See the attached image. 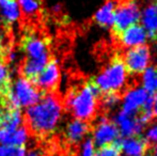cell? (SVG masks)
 Listing matches in <instances>:
<instances>
[{
  "instance_id": "1",
  "label": "cell",
  "mask_w": 157,
  "mask_h": 156,
  "mask_svg": "<svg viewBox=\"0 0 157 156\" xmlns=\"http://www.w3.org/2000/svg\"><path fill=\"white\" fill-rule=\"evenodd\" d=\"M63 117V105L54 93H46L27 108L26 122L35 136L46 138L58 129Z\"/></svg>"
},
{
  "instance_id": "2",
  "label": "cell",
  "mask_w": 157,
  "mask_h": 156,
  "mask_svg": "<svg viewBox=\"0 0 157 156\" xmlns=\"http://www.w3.org/2000/svg\"><path fill=\"white\" fill-rule=\"evenodd\" d=\"M99 91L93 80H89L79 87H73L65 96V107L75 119L91 121L97 112Z\"/></svg>"
},
{
  "instance_id": "3",
  "label": "cell",
  "mask_w": 157,
  "mask_h": 156,
  "mask_svg": "<svg viewBox=\"0 0 157 156\" xmlns=\"http://www.w3.org/2000/svg\"><path fill=\"white\" fill-rule=\"evenodd\" d=\"M128 73L121 57L117 56L106 65L93 80L95 86L104 93H119L126 87Z\"/></svg>"
},
{
  "instance_id": "4",
  "label": "cell",
  "mask_w": 157,
  "mask_h": 156,
  "mask_svg": "<svg viewBox=\"0 0 157 156\" xmlns=\"http://www.w3.org/2000/svg\"><path fill=\"white\" fill-rule=\"evenodd\" d=\"M42 97V92L32 81L25 77L16 78L11 83L10 90L6 95V103L13 108H29Z\"/></svg>"
},
{
  "instance_id": "5",
  "label": "cell",
  "mask_w": 157,
  "mask_h": 156,
  "mask_svg": "<svg viewBox=\"0 0 157 156\" xmlns=\"http://www.w3.org/2000/svg\"><path fill=\"white\" fill-rule=\"evenodd\" d=\"M141 10L136 0H123L116 6L113 19V33L118 36L125 29L139 23Z\"/></svg>"
},
{
  "instance_id": "6",
  "label": "cell",
  "mask_w": 157,
  "mask_h": 156,
  "mask_svg": "<svg viewBox=\"0 0 157 156\" xmlns=\"http://www.w3.org/2000/svg\"><path fill=\"white\" fill-rule=\"evenodd\" d=\"M21 46L23 52L26 55L25 60L37 63L43 67H45L46 63L49 61L47 42L33 32L24 34L21 41Z\"/></svg>"
},
{
  "instance_id": "7",
  "label": "cell",
  "mask_w": 157,
  "mask_h": 156,
  "mask_svg": "<svg viewBox=\"0 0 157 156\" xmlns=\"http://www.w3.org/2000/svg\"><path fill=\"white\" fill-rule=\"evenodd\" d=\"M151 50L147 45L129 48L125 52L124 58L122 59L126 71L130 75H140L147 67L151 62Z\"/></svg>"
},
{
  "instance_id": "8",
  "label": "cell",
  "mask_w": 157,
  "mask_h": 156,
  "mask_svg": "<svg viewBox=\"0 0 157 156\" xmlns=\"http://www.w3.org/2000/svg\"><path fill=\"white\" fill-rule=\"evenodd\" d=\"M32 82L39 90L52 93L60 82V67L58 62L54 59L48 61Z\"/></svg>"
},
{
  "instance_id": "9",
  "label": "cell",
  "mask_w": 157,
  "mask_h": 156,
  "mask_svg": "<svg viewBox=\"0 0 157 156\" xmlns=\"http://www.w3.org/2000/svg\"><path fill=\"white\" fill-rule=\"evenodd\" d=\"M119 131L118 127L116 126L113 122L108 120L107 118L101 117L99 118L98 122L93 128V140L95 146H108L117 142L119 137Z\"/></svg>"
},
{
  "instance_id": "10",
  "label": "cell",
  "mask_w": 157,
  "mask_h": 156,
  "mask_svg": "<svg viewBox=\"0 0 157 156\" xmlns=\"http://www.w3.org/2000/svg\"><path fill=\"white\" fill-rule=\"evenodd\" d=\"M150 97V94L142 87L129 88L123 96L121 111L130 116H137Z\"/></svg>"
},
{
  "instance_id": "11",
  "label": "cell",
  "mask_w": 157,
  "mask_h": 156,
  "mask_svg": "<svg viewBox=\"0 0 157 156\" xmlns=\"http://www.w3.org/2000/svg\"><path fill=\"white\" fill-rule=\"evenodd\" d=\"M116 36L118 38L121 46L127 48L143 46L147 44V40H149V36H147L145 29L139 24L130 26Z\"/></svg>"
},
{
  "instance_id": "12",
  "label": "cell",
  "mask_w": 157,
  "mask_h": 156,
  "mask_svg": "<svg viewBox=\"0 0 157 156\" xmlns=\"http://www.w3.org/2000/svg\"><path fill=\"white\" fill-rule=\"evenodd\" d=\"M114 124L118 127V131L123 137H132V136L140 135L145 126H143L142 123L138 120L137 116H130L120 111L116 116Z\"/></svg>"
},
{
  "instance_id": "13",
  "label": "cell",
  "mask_w": 157,
  "mask_h": 156,
  "mask_svg": "<svg viewBox=\"0 0 157 156\" xmlns=\"http://www.w3.org/2000/svg\"><path fill=\"white\" fill-rule=\"evenodd\" d=\"M90 125L88 122L80 120H72L66 124L64 129V138L70 144H77L81 142L90 133Z\"/></svg>"
},
{
  "instance_id": "14",
  "label": "cell",
  "mask_w": 157,
  "mask_h": 156,
  "mask_svg": "<svg viewBox=\"0 0 157 156\" xmlns=\"http://www.w3.org/2000/svg\"><path fill=\"white\" fill-rule=\"evenodd\" d=\"M119 146L125 156H143L147 151L149 144L145 138L137 135L123 139L119 142Z\"/></svg>"
},
{
  "instance_id": "15",
  "label": "cell",
  "mask_w": 157,
  "mask_h": 156,
  "mask_svg": "<svg viewBox=\"0 0 157 156\" xmlns=\"http://www.w3.org/2000/svg\"><path fill=\"white\" fill-rule=\"evenodd\" d=\"M21 9L17 0H0V19L6 27H11L21 18Z\"/></svg>"
},
{
  "instance_id": "16",
  "label": "cell",
  "mask_w": 157,
  "mask_h": 156,
  "mask_svg": "<svg viewBox=\"0 0 157 156\" xmlns=\"http://www.w3.org/2000/svg\"><path fill=\"white\" fill-rule=\"evenodd\" d=\"M28 139H29V131L27 127L24 125L14 131H6V129L0 128V144L25 146Z\"/></svg>"
},
{
  "instance_id": "17",
  "label": "cell",
  "mask_w": 157,
  "mask_h": 156,
  "mask_svg": "<svg viewBox=\"0 0 157 156\" xmlns=\"http://www.w3.org/2000/svg\"><path fill=\"white\" fill-rule=\"evenodd\" d=\"M140 21L142 27L145 29L149 39H155L157 36V2L150 3L141 12Z\"/></svg>"
},
{
  "instance_id": "18",
  "label": "cell",
  "mask_w": 157,
  "mask_h": 156,
  "mask_svg": "<svg viewBox=\"0 0 157 156\" xmlns=\"http://www.w3.org/2000/svg\"><path fill=\"white\" fill-rule=\"evenodd\" d=\"M116 2L112 0L106 1L94 14V21L103 28H109L113 25Z\"/></svg>"
},
{
  "instance_id": "19",
  "label": "cell",
  "mask_w": 157,
  "mask_h": 156,
  "mask_svg": "<svg viewBox=\"0 0 157 156\" xmlns=\"http://www.w3.org/2000/svg\"><path fill=\"white\" fill-rule=\"evenodd\" d=\"M141 82L142 88L149 94H153L157 92V67L151 65L142 74Z\"/></svg>"
},
{
  "instance_id": "20",
  "label": "cell",
  "mask_w": 157,
  "mask_h": 156,
  "mask_svg": "<svg viewBox=\"0 0 157 156\" xmlns=\"http://www.w3.org/2000/svg\"><path fill=\"white\" fill-rule=\"evenodd\" d=\"M12 83V75L9 65L3 60H0V95L4 96L8 94Z\"/></svg>"
},
{
  "instance_id": "21",
  "label": "cell",
  "mask_w": 157,
  "mask_h": 156,
  "mask_svg": "<svg viewBox=\"0 0 157 156\" xmlns=\"http://www.w3.org/2000/svg\"><path fill=\"white\" fill-rule=\"evenodd\" d=\"M19 4L21 12L25 15L32 16V15L39 13L41 9V1L40 0H17Z\"/></svg>"
},
{
  "instance_id": "22",
  "label": "cell",
  "mask_w": 157,
  "mask_h": 156,
  "mask_svg": "<svg viewBox=\"0 0 157 156\" xmlns=\"http://www.w3.org/2000/svg\"><path fill=\"white\" fill-rule=\"evenodd\" d=\"M120 102H121V98H120L119 93L109 92V93H105L103 97H101V106L107 111L114 109L120 104Z\"/></svg>"
},
{
  "instance_id": "23",
  "label": "cell",
  "mask_w": 157,
  "mask_h": 156,
  "mask_svg": "<svg viewBox=\"0 0 157 156\" xmlns=\"http://www.w3.org/2000/svg\"><path fill=\"white\" fill-rule=\"evenodd\" d=\"M25 146H6V144H0V156H26Z\"/></svg>"
},
{
  "instance_id": "24",
  "label": "cell",
  "mask_w": 157,
  "mask_h": 156,
  "mask_svg": "<svg viewBox=\"0 0 157 156\" xmlns=\"http://www.w3.org/2000/svg\"><path fill=\"white\" fill-rule=\"evenodd\" d=\"M95 154H96V146L92 138L83 140L79 146L78 156H95Z\"/></svg>"
},
{
  "instance_id": "25",
  "label": "cell",
  "mask_w": 157,
  "mask_h": 156,
  "mask_svg": "<svg viewBox=\"0 0 157 156\" xmlns=\"http://www.w3.org/2000/svg\"><path fill=\"white\" fill-rule=\"evenodd\" d=\"M95 156H121V150L119 146V142L108 144V146H101L99 150L96 151Z\"/></svg>"
},
{
  "instance_id": "26",
  "label": "cell",
  "mask_w": 157,
  "mask_h": 156,
  "mask_svg": "<svg viewBox=\"0 0 157 156\" xmlns=\"http://www.w3.org/2000/svg\"><path fill=\"white\" fill-rule=\"evenodd\" d=\"M10 46L6 41V36L4 33L3 28L0 27V60H3L4 58H6V55H8L9 50H10Z\"/></svg>"
},
{
  "instance_id": "27",
  "label": "cell",
  "mask_w": 157,
  "mask_h": 156,
  "mask_svg": "<svg viewBox=\"0 0 157 156\" xmlns=\"http://www.w3.org/2000/svg\"><path fill=\"white\" fill-rule=\"evenodd\" d=\"M145 140L153 143H157V124H154L147 128L145 133Z\"/></svg>"
},
{
  "instance_id": "28",
  "label": "cell",
  "mask_w": 157,
  "mask_h": 156,
  "mask_svg": "<svg viewBox=\"0 0 157 156\" xmlns=\"http://www.w3.org/2000/svg\"><path fill=\"white\" fill-rule=\"evenodd\" d=\"M153 115L157 118V92L153 97Z\"/></svg>"
},
{
  "instance_id": "29",
  "label": "cell",
  "mask_w": 157,
  "mask_h": 156,
  "mask_svg": "<svg viewBox=\"0 0 157 156\" xmlns=\"http://www.w3.org/2000/svg\"><path fill=\"white\" fill-rule=\"evenodd\" d=\"M9 106L8 103H6V100L4 96L0 95V108H3V107H6Z\"/></svg>"
},
{
  "instance_id": "30",
  "label": "cell",
  "mask_w": 157,
  "mask_h": 156,
  "mask_svg": "<svg viewBox=\"0 0 157 156\" xmlns=\"http://www.w3.org/2000/svg\"><path fill=\"white\" fill-rule=\"evenodd\" d=\"M152 156H157V143L154 146V148H153V151H152Z\"/></svg>"
},
{
  "instance_id": "31",
  "label": "cell",
  "mask_w": 157,
  "mask_h": 156,
  "mask_svg": "<svg viewBox=\"0 0 157 156\" xmlns=\"http://www.w3.org/2000/svg\"><path fill=\"white\" fill-rule=\"evenodd\" d=\"M26 156H39V153L34 152V151H31V152H29Z\"/></svg>"
},
{
  "instance_id": "32",
  "label": "cell",
  "mask_w": 157,
  "mask_h": 156,
  "mask_svg": "<svg viewBox=\"0 0 157 156\" xmlns=\"http://www.w3.org/2000/svg\"><path fill=\"white\" fill-rule=\"evenodd\" d=\"M144 1H152V0H144Z\"/></svg>"
},
{
  "instance_id": "33",
  "label": "cell",
  "mask_w": 157,
  "mask_h": 156,
  "mask_svg": "<svg viewBox=\"0 0 157 156\" xmlns=\"http://www.w3.org/2000/svg\"><path fill=\"white\" fill-rule=\"evenodd\" d=\"M156 51H157V43H156Z\"/></svg>"
},
{
  "instance_id": "34",
  "label": "cell",
  "mask_w": 157,
  "mask_h": 156,
  "mask_svg": "<svg viewBox=\"0 0 157 156\" xmlns=\"http://www.w3.org/2000/svg\"><path fill=\"white\" fill-rule=\"evenodd\" d=\"M149 156H152V155H149Z\"/></svg>"
}]
</instances>
